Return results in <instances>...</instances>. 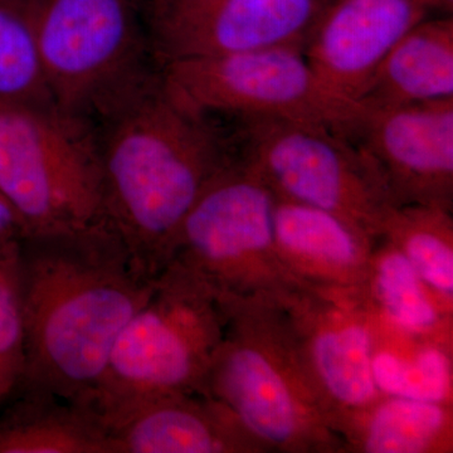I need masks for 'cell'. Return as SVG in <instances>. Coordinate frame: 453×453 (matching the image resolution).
<instances>
[{
	"mask_svg": "<svg viewBox=\"0 0 453 453\" xmlns=\"http://www.w3.org/2000/svg\"><path fill=\"white\" fill-rule=\"evenodd\" d=\"M26 339L19 388L85 404L154 288L106 226L27 235L18 255ZM17 389V390H18Z\"/></svg>",
	"mask_w": 453,
	"mask_h": 453,
	"instance_id": "7a4b0ae2",
	"label": "cell"
},
{
	"mask_svg": "<svg viewBox=\"0 0 453 453\" xmlns=\"http://www.w3.org/2000/svg\"><path fill=\"white\" fill-rule=\"evenodd\" d=\"M327 0H151L160 64L290 47L303 50Z\"/></svg>",
	"mask_w": 453,
	"mask_h": 453,
	"instance_id": "30bf717a",
	"label": "cell"
},
{
	"mask_svg": "<svg viewBox=\"0 0 453 453\" xmlns=\"http://www.w3.org/2000/svg\"><path fill=\"white\" fill-rule=\"evenodd\" d=\"M372 378L383 395L452 404L451 345L414 342L410 356L393 349H372Z\"/></svg>",
	"mask_w": 453,
	"mask_h": 453,
	"instance_id": "7402d4cb",
	"label": "cell"
},
{
	"mask_svg": "<svg viewBox=\"0 0 453 453\" xmlns=\"http://www.w3.org/2000/svg\"><path fill=\"white\" fill-rule=\"evenodd\" d=\"M20 243L0 250V407L13 396L26 369V339L18 286Z\"/></svg>",
	"mask_w": 453,
	"mask_h": 453,
	"instance_id": "603a6c76",
	"label": "cell"
},
{
	"mask_svg": "<svg viewBox=\"0 0 453 453\" xmlns=\"http://www.w3.org/2000/svg\"><path fill=\"white\" fill-rule=\"evenodd\" d=\"M242 121L244 162L276 198L320 208L380 240L398 207L380 170L360 146L335 131L286 119Z\"/></svg>",
	"mask_w": 453,
	"mask_h": 453,
	"instance_id": "8992f818",
	"label": "cell"
},
{
	"mask_svg": "<svg viewBox=\"0 0 453 453\" xmlns=\"http://www.w3.org/2000/svg\"><path fill=\"white\" fill-rule=\"evenodd\" d=\"M226 320L222 295L195 271L170 262L116 340L85 404L101 419L154 396L203 395Z\"/></svg>",
	"mask_w": 453,
	"mask_h": 453,
	"instance_id": "277c9868",
	"label": "cell"
},
{
	"mask_svg": "<svg viewBox=\"0 0 453 453\" xmlns=\"http://www.w3.org/2000/svg\"><path fill=\"white\" fill-rule=\"evenodd\" d=\"M38 0H0V101L55 105L37 40Z\"/></svg>",
	"mask_w": 453,
	"mask_h": 453,
	"instance_id": "44dd1931",
	"label": "cell"
},
{
	"mask_svg": "<svg viewBox=\"0 0 453 453\" xmlns=\"http://www.w3.org/2000/svg\"><path fill=\"white\" fill-rule=\"evenodd\" d=\"M26 226L11 202L0 192V250L25 240Z\"/></svg>",
	"mask_w": 453,
	"mask_h": 453,
	"instance_id": "cb8c5ba5",
	"label": "cell"
},
{
	"mask_svg": "<svg viewBox=\"0 0 453 453\" xmlns=\"http://www.w3.org/2000/svg\"><path fill=\"white\" fill-rule=\"evenodd\" d=\"M425 2L429 9H441V11L446 12V13L452 14L453 0H425Z\"/></svg>",
	"mask_w": 453,
	"mask_h": 453,
	"instance_id": "d4e9b609",
	"label": "cell"
},
{
	"mask_svg": "<svg viewBox=\"0 0 453 453\" xmlns=\"http://www.w3.org/2000/svg\"><path fill=\"white\" fill-rule=\"evenodd\" d=\"M100 421L120 453H266L228 408L208 395L154 396Z\"/></svg>",
	"mask_w": 453,
	"mask_h": 453,
	"instance_id": "5bb4252c",
	"label": "cell"
},
{
	"mask_svg": "<svg viewBox=\"0 0 453 453\" xmlns=\"http://www.w3.org/2000/svg\"><path fill=\"white\" fill-rule=\"evenodd\" d=\"M273 234L283 266L300 285L366 295L374 241L336 214L276 198Z\"/></svg>",
	"mask_w": 453,
	"mask_h": 453,
	"instance_id": "9a60e30c",
	"label": "cell"
},
{
	"mask_svg": "<svg viewBox=\"0 0 453 453\" xmlns=\"http://www.w3.org/2000/svg\"><path fill=\"white\" fill-rule=\"evenodd\" d=\"M453 97V19H423L405 33L360 97L366 107H393Z\"/></svg>",
	"mask_w": 453,
	"mask_h": 453,
	"instance_id": "e0dca14e",
	"label": "cell"
},
{
	"mask_svg": "<svg viewBox=\"0 0 453 453\" xmlns=\"http://www.w3.org/2000/svg\"><path fill=\"white\" fill-rule=\"evenodd\" d=\"M101 168V225L155 280L184 219L235 155L207 115L178 104L148 73L91 122Z\"/></svg>",
	"mask_w": 453,
	"mask_h": 453,
	"instance_id": "6da1fadb",
	"label": "cell"
},
{
	"mask_svg": "<svg viewBox=\"0 0 453 453\" xmlns=\"http://www.w3.org/2000/svg\"><path fill=\"white\" fill-rule=\"evenodd\" d=\"M0 192L27 235L100 225V157L91 122L56 105L0 101Z\"/></svg>",
	"mask_w": 453,
	"mask_h": 453,
	"instance_id": "5b68a950",
	"label": "cell"
},
{
	"mask_svg": "<svg viewBox=\"0 0 453 453\" xmlns=\"http://www.w3.org/2000/svg\"><path fill=\"white\" fill-rule=\"evenodd\" d=\"M366 297L390 332L452 347V314L441 306L403 252L380 238L372 244Z\"/></svg>",
	"mask_w": 453,
	"mask_h": 453,
	"instance_id": "d6986e66",
	"label": "cell"
},
{
	"mask_svg": "<svg viewBox=\"0 0 453 453\" xmlns=\"http://www.w3.org/2000/svg\"><path fill=\"white\" fill-rule=\"evenodd\" d=\"M357 134L398 207L431 205L452 211L453 97L366 107Z\"/></svg>",
	"mask_w": 453,
	"mask_h": 453,
	"instance_id": "7c38bea8",
	"label": "cell"
},
{
	"mask_svg": "<svg viewBox=\"0 0 453 453\" xmlns=\"http://www.w3.org/2000/svg\"><path fill=\"white\" fill-rule=\"evenodd\" d=\"M222 300L225 334L203 395L228 408L266 452H345L280 297Z\"/></svg>",
	"mask_w": 453,
	"mask_h": 453,
	"instance_id": "3957f363",
	"label": "cell"
},
{
	"mask_svg": "<svg viewBox=\"0 0 453 453\" xmlns=\"http://www.w3.org/2000/svg\"><path fill=\"white\" fill-rule=\"evenodd\" d=\"M275 203L273 190L237 155L188 213L172 261L226 296L281 297L303 288L277 253Z\"/></svg>",
	"mask_w": 453,
	"mask_h": 453,
	"instance_id": "ba28073f",
	"label": "cell"
},
{
	"mask_svg": "<svg viewBox=\"0 0 453 453\" xmlns=\"http://www.w3.org/2000/svg\"><path fill=\"white\" fill-rule=\"evenodd\" d=\"M13 395L0 414V453H120L88 405L43 389Z\"/></svg>",
	"mask_w": 453,
	"mask_h": 453,
	"instance_id": "2e32d148",
	"label": "cell"
},
{
	"mask_svg": "<svg viewBox=\"0 0 453 453\" xmlns=\"http://www.w3.org/2000/svg\"><path fill=\"white\" fill-rule=\"evenodd\" d=\"M162 67L170 96L203 115L310 122L345 136L357 134L366 111L359 101L330 88L303 50L290 47L179 59Z\"/></svg>",
	"mask_w": 453,
	"mask_h": 453,
	"instance_id": "52a82bcc",
	"label": "cell"
},
{
	"mask_svg": "<svg viewBox=\"0 0 453 453\" xmlns=\"http://www.w3.org/2000/svg\"><path fill=\"white\" fill-rule=\"evenodd\" d=\"M380 238L398 247L447 312L453 308L452 211L431 205H399Z\"/></svg>",
	"mask_w": 453,
	"mask_h": 453,
	"instance_id": "ffe728a7",
	"label": "cell"
},
{
	"mask_svg": "<svg viewBox=\"0 0 453 453\" xmlns=\"http://www.w3.org/2000/svg\"><path fill=\"white\" fill-rule=\"evenodd\" d=\"M336 434L345 452H452V404L381 395L342 419Z\"/></svg>",
	"mask_w": 453,
	"mask_h": 453,
	"instance_id": "ac0fdd59",
	"label": "cell"
},
{
	"mask_svg": "<svg viewBox=\"0 0 453 453\" xmlns=\"http://www.w3.org/2000/svg\"><path fill=\"white\" fill-rule=\"evenodd\" d=\"M280 300L336 434L342 419L383 395L372 378L375 316L371 303L365 294L306 286Z\"/></svg>",
	"mask_w": 453,
	"mask_h": 453,
	"instance_id": "8fae6325",
	"label": "cell"
},
{
	"mask_svg": "<svg viewBox=\"0 0 453 453\" xmlns=\"http://www.w3.org/2000/svg\"><path fill=\"white\" fill-rule=\"evenodd\" d=\"M37 40L53 103L82 120L148 73L139 0H38Z\"/></svg>",
	"mask_w": 453,
	"mask_h": 453,
	"instance_id": "9c48e42d",
	"label": "cell"
},
{
	"mask_svg": "<svg viewBox=\"0 0 453 453\" xmlns=\"http://www.w3.org/2000/svg\"><path fill=\"white\" fill-rule=\"evenodd\" d=\"M428 11L425 0H327L303 55L330 88L360 103L383 59Z\"/></svg>",
	"mask_w": 453,
	"mask_h": 453,
	"instance_id": "4fadbf2b",
	"label": "cell"
}]
</instances>
